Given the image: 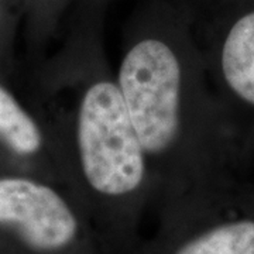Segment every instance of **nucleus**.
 <instances>
[{"instance_id": "1a4fd4ad", "label": "nucleus", "mask_w": 254, "mask_h": 254, "mask_svg": "<svg viewBox=\"0 0 254 254\" xmlns=\"http://www.w3.org/2000/svg\"><path fill=\"white\" fill-rule=\"evenodd\" d=\"M76 1H86V3H93V4H100V6H109L110 3L116 1V0H76Z\"/></svg>"}, {"instance_id": "39448f33", "label": "nucleus", "mask_w": 254, "mask_h": 254, "mask_svg": "<svg viewBox=\"0 0 254 254\" xmlns=\"http://www.w3.org/2000/svg\"><path fill=\"white\" fill-rule=\"evenodd\" d=\"M171 203L175 218L167 254H254V213L215 218L200 190Z\"/></svg>"}, {"instance_id": "0eeeda50", "label": "nucleus", "mask_w": 254, "mask_h": 254, "mask_svg": "<svg viewBox=\"0 0 254 254\" xmlns=\"http://www.w3.org/2000/svg\"><path fill=\"white\" fill-rule=\"evenodd\" d=\"M76 0H28L36 27L40 33L51 34L69 17Z\"/></svg>"}, {"instance_id": "6e6552de", "label": "nucleus", "mask_w": 254, "mask_h": 254, "mask_svg": "<svg viewBox=\"0 0 254 254\" xmlns=\"http://www.w3.org/2000/svg\"><path fill=\"white\" fill-rule=\"evenodd\" d=\"M21 1H24V0H21ZM18 3H20V0H0V34L4 28L7 27L9 20L13 16L11 10L13 7H16Z\"/></svg>"}, {"instance_id": "f257e3e1", "label": "nucleus", "mask_w": 254, "mask_h": 254, "mask_svg": "<svg viewBox=\"0 0 254 254\" xmlns=\"http://www.w3.org/2000/svg\"><path fill=\"white\" fill-rule=\"evenodd\" d=\"M115 72L155 190L170 200L253 168L210 86L182 0H143L133 10Z\"/></svg>"}, {"instance_id": "423d86ee", "label": "nucleus", "mask_w": 254, "mask_h": 254, "mask_svg": "<svg viewBox=\"0 0 254 254\" xmlns=\"http://www.w3.org/2000/svg\"><path fill=\"white\" fill-rule=\"evenodd\" d=\"M0 147L17 161L40 165L51 181L68 190L61 158L46 123L24 108L3 83H0Z\"/></svg>"}, {"instance_id": "f03ea898", "label": "nucleus", "mask_w": 254, "mask_h": 254, "mask_svg": "<svg viewBox=\"0 0 254 254\" xmlns=\"http://www.w3.org/2000/svg\"><path fill=\"white\" fill-rule=\"evenodd\" d=\"M106 6L76 1L58 54L47 69L51 120L68 192L126 225L155 190L105 46Z\"/></svg>"}, {"instance_id": "7ed1b4c3", "label": "nucleus", "mask_w": 254, "mask_h": 254, "mask_svg": "<svg viewBox=\"0 0 254 254\" xmlns=\"http://www.w3.org/2000/svg\"><path fill=\"white\" fill-rule=\"evenodd\" d=\"M215 92L254 164V0H182Z\"/></svg>"}, {"instance_id": "20e7f679", "label": "nucleus", "mask_w": 254, "mask_h": 254, "mask_svg": "<svg viewBox=\"0 0 254 254\" xmlns=\"http://www.w3.org/2000/svg\"><path fill=\"white\" fill-rule=\"evenodd\" d=\"M73 196L31 175H0V233L31 254L81 249L83 223Z\"/></svg>"}]
</instances>
